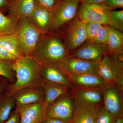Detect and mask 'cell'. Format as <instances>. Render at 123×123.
Returning <instances> with one entry per match:
<instances>
[{"instance_id":"cell-16","label":"cell","mask_w":123,"mask_h":123,"mask_svg":"<svg viewBox=\"0 0 123 123\" xmlns=\"http://www.w3.org/2000/svg\"><path fill=\"white\" fill-rule=\"evenodd\" d=\"M98 107L75 100L74 109L70 123H95Z\"/></svg>"},{"instance_id":"cell-18","label":"cell","mask_w":123,"mask_h":123,"mask_svg":"<svg viewBox=\"0 0 123 123\" xmlns=\"http://www.w3.org/2000/svg\"><path fill=\"white\" fill-rule=\"evenodd\" d=\"M42 79L44 81L71 87L72 85L60 68L55 64L40 65Z\"/></svg>"},{"instance_id":"cell-33","label":"cell","mask_w":123,"mask_h":123,"mask_svg":"<svg viewBox=\"0 0 123 123\" xmlns=\"http://www.w3.org/2000/svg\"><path fill=\"white\" fill-rule=\"evenodd\" d=\"M20 116L18 112L14 110L11 112L8 118L4 123H20Z\"/></svg>"},{"instance_id":"cell-2","label":"cell","mask_w":123,"mask_h":123,"mask_svg":"<svg viewBox=\"0 0 123 123\" xmlns=\"http://www.w3.org/2000/svg\"><path fill=\"white\" fill-rule=\"evenodd\" d=\"M60 31L42 34L31 55L40 65L56 64L68 56Z\"/></svg>"},{"instance_id":"cell-6","label":"cell","mask_w":123,"mask_h":123,"mask_svg":"<svg viewBox=\"0 0 123 123\" xmlns=\"http://www.w3.org/2000/svg\"><path fill=\"white\" fill-rule=\"evenodd\" d=\"M113 10L104 4H80L77 17L86 23H95L101 25H110Z\"/></svg>"},{"instance_id":"cell-15","label":"cell","mask_w":123,"mask_h":123,"mask_svg":"<svg viewBox=\"0 0 123 123\" xmlns=\"http://www.w3.org/2000/svg\"><path fill=\"white\" fill-rule=\"evenodd\" d=\"M27 18L42 34L50 32L55 20L53 11L37 7Z\"/></svg>"},{"instance_id":"cell-24","label":"cell","mask_w":123,"mask_h":123,"mask_svg":"<svg viewBox=\"0 0 123 123\" xmlns=\"http://www.w3.org/2000/svg\"><path fill=\"white\" fill-rule=\"evenodd\" d=\"M18 21L0 12V36L15 33Z\"/></svg>"},{"instance_id":"cell-4","label":"cell","mask_w":123,"mask_h":123,"mask_svg":"<svg viewBox=\"0 0 123 123\" xmlns=\"http://www.w3.org/2000/svg\"><path fill=\"white\" fill-rule=\"evenodd\" d=\"M15 34L23 56H30L42 33L28 18H23L18 20Z\"/></svg>"},{"instance_id":"cell-31","label":"cell","mask_w":123,"mask_h":123,"mask_svg":"<svg viewBox=\"0 0 123 123\" xmlns=\"http://www.w3.org/2000/svg\"><path fill=\"white\" fill-rule=\"evenodd\" d=\"M0 59L4 60L13 61L18 59L9 53L0 44Z\"/></svg>"},{"instance_id":"cell-23","label":"cell","mask_w":123,"mask_h":123,"mask_svg":"<svg viewBox=\"0 0 123 123\" xmlns=\"http://www.w3.org/2000/svg\"><path fill=\"white\" fill-rule=\"evenodd\" d=\"M15 106L12 95L4 93L0 96V123H4L7 120Z\"/></svg>"},{"instance_id":"cell-34","label":"cell","mask_w":123,"mask_h":123,"mask_svg":"<svg viewBox=\"0 0 123 123\" xmlns=\"http://www.w3.org/2000/svg\"><path fill=\"white\" fill-rule=\"evenodd\" d=\"M8 80L5 77L0 76V96L5 93L9 83Z\"/></svg>"},{"instance_id":"cell-19","label":"cell","mask_w":123,"mask_h":123,"mask_svg":"<svg viewBox=\"0 0 123 123\" xmlns=\"http://www.w3.org/2000/svg\"><path fill=\"white\" fill-rule=\"evenodd\" d=\"M72 86L87 87H102L111 83L99 76L91 74L69 75L66 76Z\"/></svg>"},{"instance_id":"cell-5","label":"cell","mask_w":123,"mask_h":123,"mask_svg":"<svg viewBox=\"0 0 123 123\" xmlns=\"http://www.w3.org/2000/svg\"><path fill=\"white\" fill-rule=\"evenodd\" d=\"M59 31L69 54L88 40L86 23L77 17Z\"/></svg>"},{"instance_id":"cell-36","label":"cell","mask_w":123,"mask_h":123,"mask_svg":"<svg viewBox=\"0 0 123 123\" xmlns=\"http://www.w3.org/2000/svg\"><path fill=\"white\" fill-rule=\"evenodd\" d=\"M105 0H80L81 4H104Z\"/></svg>"},{"instance_id":"cell-25","label":"cell","mask_w":123,"mask_h":123,"mask_svg":"<svg viewBox=\"0 0 123 123\" xmlns=\"http://www.w3.org/2000/svg\"><path fill=\"white\" fill-rule=\"evenodd\" d=\"M13 62L0 59V76L5 77L12 84L15 80V74L12 68Z\"/></svg>"},{"instance_id":"cell-29","label":"cell","mask_w":123,"mask_h":123,"mask_svg":"<svg viewBox=\"0 0 123 123\" xmlns=\"http://www.w3.org/2000/svg\"><path fill=\"white\" fill-rule=\"evenodd\" d=\"M108 37L107 25H101L94 42L99 44H107Z\"/></svg>"},{"instance_id":"cell-27","label":"cell","mask_w":123,"mask_h":123,"mask_svg":"<svg viewBox=\"0 0 123 123\" xmlns=\"http://www.w3.org/2000/svg\"><path fill=\"white\" fill-rule=\"evenodd\" d=\"M123 32V10L111 12L110 25Z\"/></svg>"},{"instance_id":"cell-12","label":"cell","mask_w":123,"mask_h":123,"mask_svg":"<svg viewBox=\"0 0 123 123\" xmlns=\"http://www.w3.org/2000/svg\"><path fill=\"white\" fill-rule=\"evenodd\" d=\"M69 93L75 101L98 107L103 104L101 87L74 86L70 87Z\"/></svg>"},{"instance_id":"cell-22","label":"cell","mask_w":123,"mask_h":123,"mask_svg":"<svg viewBox=\"0 0 123 123\" xmlns=\"http://www.w3.org/2000/svg\"><path fill=\"white\" fill-rule=\"evenodd\" d=\"M0 44L17 59L23 56L15 33L0 36Z\"/></svg>"},{"instance_id":"cell-30","label":"cell","mask_w":123,"mask_h":123,"mask_svg":"<svg viewBox=\"0 0 123 123\" xmlns=\"http://www.w3.org/2000/svg\"><path fill=\"white\" fill-rule=\"evenodd\" d=\"M60 0H34L36 6L53 11Z\"/></svg>"},{"instance_id":"cell-13","label":"cell","mask_w":123,"mask_h":123,"mask_svg":"<svg viewBox=\"0 0 123 123\" xmlns=\"http://www.w3.org/2000/svg\"><path fill=\"white\" fill-rule=\"evenodd\" d=\"M12 96L15 103L14 110L18 112L26 106L44 99V91L42 86L24 88L16 92Z\"/></svg>"},{"instance_id":"cell-32","label":"cell","mask_w":123,"mask_h":123,"mask_svg":"<svg viewBox=\"0 0 123 123\" xmlns=\"http://www.w3.org/2000/svg\"><path fill=\"white\" fill-rule=\"evenodd\" d=\"M104 4L113 10L123 8V0H105Z\"/></svg>"},{"instance_id":"cell-35","label":"cell","mask_w":123,"mask_h":123,"mask_svg":"<svg viewBox=\"0 0 123 123\" xmlns=\"http://www.w3.org/2000/svg\"><path fill=\"white\" fill-rule=\"evenodd\" d=\"M42 123H68L59 119L55 118H46Z\"/></svg>"},{"instance_id":"cell-8","label":"cell","mask_w":123,"mask_h":123,"mask_svg":"<svg viewBox=\"0 0 123 123\" xmlns=\"http://www.w3.org/2000/svg\"><path fill=\"white\" fill-rule=\"evenodd\" d=\"M101 89L104 107L116 118L123 117V92L113 82Z\"/></svg>"},{"instance_id":"cell-14","label":"cell","mask_w":123,"mask_h":123,"mask_svg":"<svg viewBox=\"0 0 123 123\" xmlns=\"http://www.w3.org/2000/svg\"><path fill=\"white\" fill-rule=\"evenodd\" d=\"M48 107L44 101L26 106L18 112L20 123H42L47 117Z\"/></svg>"},{"instance_id":"cell-20","label":"cell","mask_w":123,"mask_h":123,"mask_svg":"<svg viewBox=\"0 0 123 123\" xmlns=\"http://www.w3.org/2000/svg\"><path fill=\"white\" fill-rule=\"evenodd\" d=\"M42 86L44 92V102L48 106L60 97L69 93L71 87L44 81Z\"/></svg>"},{"instance_id":"cell-37","label":"cell","mask_w":123,"mask_h":123,"mask_svg":"<svg viewBox=\"0 0 123 123\" xmlns=\"http://www.w3.org/2000/svg\"><path fill=\"white\" fill-rule=\"evenodd\" d=\"M8 0H0V12L4 14L7 12Z\"/></svg>"},{"instance_id":"cell-28","label":"cell","mask_w":123,"mask_h":123,"mask_svg":"<svg viewBox=\"0 0 123 123\" xmlns=\"http://www.w3.org/2000/svg\"><path fill=\"white\" fill-rule=\"evenodd\" d=\"M101 24L95 23H86V31L88 40L94 42Z\"/></svg>"},{"instance_id":"cell-10","label":"cell","mask_w":123,"mask_h":123,"mask_svg":"<svg viewBox=\"0 0 123 123\" xmlns=\"http://www.w3.org/2000/svg\"><path fill=\"white\" fill-rule=\"evenodd\" d=\"M75 99L69 93L60 98L48 106L46 118H55L70 123Z\"/></svg>"},{"instance_id":"cell-26","label":"cell","mask_w":123,"mask_h":123,"mask_svg":"<svg viewBox=\"0 0 123 123\" xmlns=\"http://www.w3.org/2000/svg\"><path fill=\"white\" fill-rule=\"evenodd\" d=\"M117 119L104 107L103 104L98 107L95 123H115Z\"/></svg>"},{"instance_id":"cell-1","label":"cell","mask_w":123,"mask_h":123,"mask_svg":"<svg viewBox=\"0 0 123 123\" xmlns=\"http://www.w3.org/2000/svg\"><path fill=\"white\" fill-rule=\"evenodd\" d=\"M12 68L15 74V80L9 84L5 93L12 95L24 88L42 86L43 79L41 65L31 56H23L13 62Z\"/></svg>"},{"instance_id":"cell-21","label":"cell","mask_w":123,"mask_h":123,"mask_svg":"<svg viewBox=\"0 0 123 123\" xmlns=\"http://www.w3.org/2000/svg\"><path fill=\"white\" fill-rule=\"evenodd\" d=\"M108 37L107 53L123 55V33L109 25H107Z\"/></svg>"},{"instance_id":"cell-11","label":"cell","mask_w":123,"mask_h":123,"mask_svg":"<svg viewBox=\"0 0 123 123\" xmlns=\"http://www.w3.org/2000/svg\"><path fill=\"white\" fill-rule=\"evenodd\" d=\"M108 52L107 44H99L87 40L70 52L69 56L86 61L98 62Z\"/></svg>"},{"instance_id":"cell-9","label":"cell","mask_w":123,"mask_h":123,"mask_svg":"<svg viewBox=\"0 0 123 123\" xmlns=\"http://www.w3.org/2000/svg\"><path fill=\"white\" fill-rule=\"evenodd\" d=\"M98 63L86 61L68 56L63 61L55 65L58 66L67 76L86 74L98 75Z\"/></svg>"},{"instance_id":"cell-7","label":"cell","mask_w":123,"mask_h":123,"mask_svg":"<svg viewBox=\"0 0 123 123\" xmlns=\"http://www.w3.org/2000/svg\"><path fill=\"white\" fill-rule=\"evenodd\" d=\"M80 0H60L53 11L54 23L50 32L59 30L77 17Z\"/></svg>"},{"instance_id":"cell-38","label":"cell","mask_w":123,"mask_h":123,"mask_svg":"<svg viewBox=\"0 0 123 123\" xmlns=\"http://www.w3.org/2000/svg\"><path fill=\"white\" fill-rule=\"evenodd\" d=\"M115 123H123V117L117 119Z\"/></svg>"},{"instance_id":"cell-3","label":"cell","mask_w":123,"mask_h":123,"mask_svg":"<svg viewBox=\"0 0 123 123\" xmlns=\"http://www.w3.org/2000/svg\"><path fill=\"white\" fill-rule=\"evenodd\" d=\"M98 75L123 90V55L107 53L98 63Z\"/></svg>"},{"instance_id":"cell-17","label":"cell","mask_w":123,"mask_h":123,"mask_svg":"<svg viewBox=\"0 0 123 123\" xmlns=\"http://www.w3.org/2000/svg\"><path fill=\"white\" fill-rule=\"evenodd\" d=\"M36 7L34 0H8L7 12L10 17L18 20L29 17Z\"/></svg>"}]
</instances>
